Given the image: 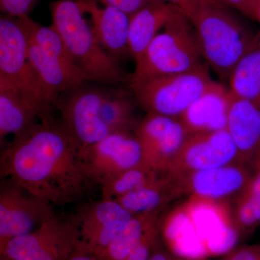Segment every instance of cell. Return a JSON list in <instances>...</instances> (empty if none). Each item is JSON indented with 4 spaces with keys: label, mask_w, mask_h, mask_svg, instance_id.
<instances>
[{
    "label": "cell",
    "mask_w": 260,
    "mask_h": 260,
    "mask_svg": "<svg viewBox=\"0 0 260 260\" xmlns=\"http://www.w3.org/2000/svg\"><path fill=\"white\" fill-rule=\"evenodd\" d=\"M252 174V168L244 162H237L184 175H170L177 181L183 196L229 202L242 194Z\"/></svg>",
    "instance_id": "obj_15"
},
{
    "label": "cell",
    "mask_w": 260,
    "mask_h": 260,
    "mask_svg": "<svg viewBox=\"0 0 260 260\" xmlns=\"http://www.w3.org/2000/svg\"><path fill=\"white\" fill-rule=\"evenodd\" d=\"M28 38L18 18H0V83L51 104L28 59Z\"/></svg>",
    "instance_id": "obj_9"
},
{
    "label": "cell",
    "mask_w": 260,
    "mask_h": 260,
    "mask_svg": "<svg viewBox=\"0 0 260 260\" xmlns=\"http://www.w3.org/2000/svg\"><path fill=\"white\" fill-rule=\"evenodd\" d=\"M181 196L177 181L167 173L153 184L128 193L115 201L136 215L161 213L169 203Z\"/></svg>",
    "instance_id": "obj_22"
},
{
    "label": "cell",
    "mask_w": 260,
    "mask_h": 260,
    "mask_svg": "<svg viewBox=\"0 0 260 260\" xmlns=\"http://www.w3.org/2000/svg\"><path fill=\"white\" fill-rule=\"evenodd\" d=\"M242 194L260 212V158L253 166L252 177Z\"/></svg>",
    "instance_id": "obj_29"
},
{
    "label": "cell",
    "mask_w": 260,
    "mask_h": 260,
    "mask_svg": "<svg viewBox=\"0 0 260 260\" xmlns=\"http://www.w3.org/2000/svg\"><path fill=\"white\" fill-rule=\"evenodd\" d=\"M229 83V90L234 96L260 109V43L238 63Z\"/></svg>",
    "instance_id": "obj_24"
},
{
    "label": "cell",
    "mask_w": 260,
    "mask_h": 260,
    "mask_svg": "<svg viewBox=\"0 0 260 260\" xmlns=\"http://www.w3.org/2000/svg\"><path fill=\"white\" fill-rule=\"evenodd\" d=\"M232 93L215 83L179 118L189 135L226 129Z\"/></svg>",
    "instance_id": "obj_17"
},
{
    "label": "cell",
    "mask_w": 260,
    "mask_h": 260,
    "mask_svg": "<svg viewBox=\"0 0 260 260\" xmlns=\"http://www.w3.org/2000/svg\"><path fill=\"white\" fill-rule=\"evenodd\" d=\"M133 217L114 200L102 198L80 205L69 218L78 235L77 250L100 257Z\"/></svg>",
    "instance_id": "obj_7"
},
{
    "label": "cell",
    "mask_w": 260,
    "mask_h": 260,
    "mask_svg": "<svg viewBox=\"0 0 260 260\" xmlns=\"http://www.w3.org/2000/svg\"><path fill=\"white\" fill-rule=\"evenodd\" d=\"M0 177L58 206L83 198L94 184L80 147L51 110L2 150Z\"/></svg>",
    "instance_id": "obj_1"
},
{
    "label": "cell",
    "mask_w": 260,
    "mask_h": 260,
    "mask_svg": "<svg viewBox=\"0 0 260 260\" xmlns=\"http://www.w3.org/2000/svg\"><path fill=\"white\" fill-rule=\"evenodd\" d=\"M18 18L32 42L42 48L48 54L59 59L70 71L85 78L75 64L62 38L56 29L51 25L50 27L44 26L32 20L28 15Z\"/></svg>",
    "instance_id": "obj_25"
},
{
    "label": "cell",
    "mask_w": 260,
    "mask_h": 260,
    "mask_svg": "<svg viewBox=\"0 0 260 260\" xmlns=\"http://www.w3.org/2000/svg\"><path fill=\"white\" fill-rule=\"evenodd\" d=\"M51 104L23 90L0 83V140L8 135L17 139L37 123Z\"/></svg>",
    "instance_id": "obj_16"
},
{
    "label": "cell",
    "mask_w": 260,
    "mask_h": 260,
    "mask_svg": "<svg viewBox=\"0 0 260 260\" xmlns=\"http://www.w3.org/2000/svg\"><path fill=\"white\" fill-rule=\"evenodd\" d=\"M78 244L70 219L61 220L54 215L34 232L11 239L0 249V254L14 260H67Z\"/></svg>",
    "instance_id": "obj_10"
},
{
    "label": "cell",
    "mask_w": 260,
    "mask_h": 260,
    "mask_svg": "<svg viewBox=\"0 0 260 260\" xmlns=\"http://www.w3.org/2000/svg\"><path fill=\"white\" fill-rule=\"evenodd\" d=\"M160 232L169 250L182 259L223 255L242 237L229 201L197 196L160 218Z\"/></svg>",
    "instance_id": "obj_2"
},
{
    "label": "cell",
    "mask_w": 260,
    "mask_h": 260,
    "mask_svg": "<svg viewBox=\"0 0 260 260\" xmlns=\"http://www.w3.org/2000/svg\"><path fill=\"white\" fill-rule=\"evenodd\" d=\"M107 88L85 86L67 92L58 98L55 107L60 112V121L75 140L81 154L110 135L101 118L100 108Z\"/></svg>",
    "instance_id": "obj_8"
},
{
    "label": "cell",
    "mask_w": 260,
    "mask_h": 260,
    "mask_svg": "<svg viewBox=\"0 0 260 260\" xmlns=\"http://www.w3.org/2000/svg\"><path fill=\"white\" fill-rule=\"evenodd\" d=\"M226 129L241 160L253 169L254 162L260 158V109L233 95Z\"/></svg>",
    "instance_id": "obj_19"
},
{
    "label": "cell",
    "mask_w": 260,
    "mask_h": 260,
    "mask_svg": "<svg viewBox=\"0 0 260 260\" xmlns=\"http://www.w3.org/2000/svg\"><path fill=\"white\" fill-rule=\"evenodd\" d=\"M166 174L145 164L127 169L101 184L102 198L115 201L128 193L153 184Z\"/></svg>",
    "instance_id": "obj_26"
},
{
    "label": "cell",
    "mask_w": 260,
    "mask_h": 260,
    "mask_svg": "<svg viewBox=\"0 0 260 260\" xmlns=\"http://www.w3.org/2000/svg\"><path fill=\"white\" fill-rule=\"evenodd\" d=\"M133 132L141 145L144 164L167 173L189 135L177 118L146 114Z\"/></svg>",
    "instance_id": "obj_13"
},
{
    "label": "cell",
    "mask_w": 260,
    "mask_h": 260,
    "mask_svg": "<svg viewBox=\"0 0 260 260\" xmlns=\"http://www.w3.org/2000/svg\"><path fill=\"white\" fill-rule=\"evenodd\" d=\"M0 186V249L39 229L55 215L53 205L8 179Z\"/></svg>",
    "instance_id": "obj_11"
},
{
    "label": "cell",
    "mask_w": 260,
    "mask_h": 260,
    "mask_svg": "<svg viewBox=\"0 0 260 260\" xmlns=\"http://www.w3.org/2000/svg\"><path fill=\"white\" fill-rule=\"evenodd\" d=\"M237 162H243L226 129L198 133L188 136L167 173L184 175Z\"/></svg>",
    "instance_id": "obj_14"
},
{
    "label": "cell",
    "mask_w": 260,
    "mask_h": 260,
    "mask_svg": "<svg viewBox=\"0 0 260 260\" xmlns=\"http://www.w3.org/2000/svg\"><path fill=\"white\" fill-rule=\"evenodd\" d=\"M246 11L245 16L256 20L260 0H246Z\"/></svg>",
    "instance_id": "obj_33"
},
{
    "label": "cell",
    "mask_w": 260,
    "mask_h": 260,
    "mask_svg": "<svg viewBox=\"0 0 260 260\" xmlns=\"http://www.w3.org/2000/svg\"><path fill=\"white\" fill-rule=\"evenodd\" d=\"M214 83L204 64L185 73L153 77L129 86L137 104L146 114L179 119Z\"/></svg>",
    "instance_id": "obj_6"
},
{
    "label": "cell",
    "mask_w": 260,
    "mask_h": 260,
    "mask_svg": "<svg viewBox=\"0 0 260 260\" xmlns=\"http://www.w3.org/2000/svg\"><path fill=\"white\" fill-rule=\"evenodd\" d=\"M67 260H102L99 256L76 250Z\"/></svg>",
    "instance_id": "obj_34"
},
{
    "label": "cell",
    "mask_w": 260,
    "mask_h": 260,
    "mask_svg": "<svg viewBox=\"0 0 260 260\" xmlns=\"http://www.w3.org/2000/svg\"><path fill=\"white\" fill-rule=\"evenodd\" d=\"M160 213L134 215L100 256L102 260H126L150 235L160 231Z\"/></svg>",
    "instance_id": "obj_23"
},
{
    "label": "cell",
    "mask_w": 260,
    "mask_h": 260,
    "mask_svg": "<svg viewBox=\"0 0 260 260\" xmlns=\"http://www.w3.org/2000/svg\"><path fill=\"white\" fill-rule=\"evenodd\" d=\"M85 171L94 184L144 164L141 145L133 131L111 133L82 153Z\"/></svg>",
    "instance_id": "obj_12"
},
{
    "label": "cell",
    "mask_w": 260,
    "mask_h": 260,
    "mask_svg": "<svg viewBox=\"0 0 260 260\" xmlns=\"http://www.w3.org/2000/svg\"><path fill=\"white\" fill-rule=\"evenodd\" d=\"M189 19L205 64L222 80H229L241 59L259 44L260 37L220 1L205 5Z\"/></svg>",
    "instance_id": "obj_3"
},
{
    "label": "cell",
    "mask_w": 260,
    "mask_h": 260,
    "mask_svg": "<svg viewBox=\"0 0 260 260\" xmlns=\"http://www.w3.org/2000/svg\"><path fill=\"white\" fill-rule=\"evenodd\" d=\"M75 1L91 18L92 29L104 49L116 59L129 55V16L114 7H100L94 0Z\"/></svg>",
    "instance_id": "obj_18"
},
{
    "label": "cell",
    "mask_w": 260,
    "mask_h": 260,
    "mask_svg": "<svg viewBox=\"0 0 260 260\" xmlns=\"http://www.w3.org/2000/svg\"><path fill=\"white\" fill-rule=\"evenodd\" d=\"M148 260H184L174 254L169 249H164L160 244L157 246Z\"/></svg>",
    "instance_id": "obj_32"
},
{
    "label": "cell",
    "mask_w": 260,
    "mask_h": 260,
    "mask_svg": "<svg viewBox=\"0 0 260 260\" xmlns=\"http://www.w3.org/2000/svg\"><path fill=\"white\" fill-rule=\"evenodd\" d=\"M52 24L62 38L75 64L87 81L119 86L130 83L118 59L109 54L94 34L75 0H57L49 5Z\"/></svg>",
    "instance_id": "obj_4"
},
{
    "label": "cell",
    "mask_w": 260,
    "mask_h": 260,
    "mask_svg": "<svg viewBox=\"0 0 260 260\" xmlns=\"http://www.w3.org/2000/svg\"><path fill=\"white\" fill-rule=\"evenodd\" d=\"M28 55L32 69L52 105H55L59 93L75 90L87 81L84 77L70 71L59 59L48 54L29 38Z\"/></svg>",
    "instance_id": "obj_20"
},
{
    "label": "cell",
    "mask_w": 260,
    "mask_h": 260,
    "mask_svg": "<svg viewBox=\"0 0 260 260\" xmlns=\"http://www.w3.org/2000/svg\"><path fill=\"white\" fill-rule=\"evenodd\" d=\"M161 1L175 5L189 18L205 5L212 2L220 1V0H161Z\"/></svg>",
    "instance_id": "obj_31"
},
{
    "label": "cell",
    "mask_w": 260,
    "mask_h": 260,
    "mask_svg": "<svg viewBox=\"0 0 260 260\" xmlns=\"http://www.w3.org/2000/svg\"><path fill=\"white\" fill-rule=\"evenodd\" d=\"M94 1L105 6H112L117 8L129 16V18L132 15L149 5L162 3L161 0H94Z\"/></svg>",
    "instance_id": "obj_27"
},
{
    "label": "cell",
    "mask_w": 260,
    "mask_h": 260,
    "mask_svg": "<svg viewBox=\"0 0 260 260\" xmlns=\"http://www.w3.org/2000/svg\"><path fill=\"white\" fill-rule=\"evenodd\" d=\"M1 260H14L10 259V258L5 257V256H1Z\"/></svg>",
    "instance_id": "obj_35"
},
{
    "label": "cell",
    "mask_w": 260,
    "mask_h": 260,
    "mask_svg": "<svg viewBox=\"0 0 260 260\" xmlns=\"http://www.w3.org/2000/svg\"><path fill=\"white\" fill-rule=\"evenodd\" d=\"M179 10L175 5L162 2L149 5L130 17L128 48L135 62Z\"/></svg>",
    "instance_id": "obj_21"
},
{
    "label": "cell",
    "mask_w": 260,
    "mask_h": 260,
    "mask_svg": "<svg viewBox=\"0 0 260 260\" xmlns=\"http://www.w3.org/2000/svg\"><path fill=\"white\" fill-rule=\"evenodd\" d=\"M38 0H0L2 13L8 16L20 18L28 15Z\"/></svg>",
    "instance_id": "obj_28"
},
{
    "label": "cell",
    "mask_w": 260,
    "mask_h": 260,
    "mask_svg": "<svg viewBox=\"0 0 260 260\" xmlns=\"http://www.w3.org/2000/svg\"><path fill=\"white\" fill-rule=\"evenodd\" d=\"M218 260H260V244L233 248Z\"/></svg>",
    "instance_id": "obj_30"
},
{
    "label": "cell",
    "mask_w": 260,
    "mask_h": 260,
    "mask_svg": "<svg viewBox=\"0 0 260 260\" xmlns=\"http://www.w3.org/2000/svg\"><path fill=\"white\" fill-rule=\"evenodd\" d=\"M204 64L194 26L179 10L135 62L130 83L185 73Z\"/></svg>",
    "instance_id": "obj_5"
}]
</instances>
